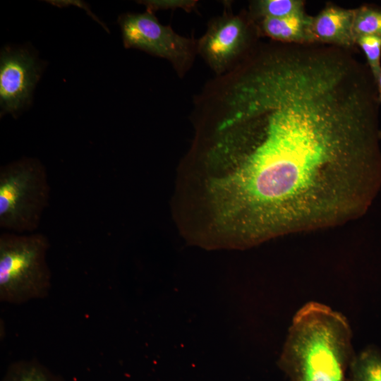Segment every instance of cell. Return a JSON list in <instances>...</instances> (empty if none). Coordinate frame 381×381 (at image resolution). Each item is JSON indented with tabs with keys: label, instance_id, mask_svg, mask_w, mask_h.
Here are the masks:
<instances>
[{
	"label": "cell",
	"instance_id": "1",
	"mask_svg": "<svg viewBox=\"0 0 381 381\" xmlns=\"http://www.w3.org/2000/svg\"><path fill=\"white\" fill-rule=\"evenodd\" d=\"M204 161L213 220L238 244L360 218L381 188L380 102L368 68L337 47H273L217 98Z\"/></svg>",
	"mask_w": 381,
	"mask_h": 381
},
{
	"label": "cell",
	"instance_id": "2",
	"mask_svg": "<svg viewBox=\"0 0 381 381\" xmlns=\"http://www.w3.org/2000/svg\"><path fill=\"white\" fill-rule=\"evenodd\" d=\"M346 318L309 302L293 318L279 359L291 381H345L354 356Z\"/></svg>",
	"mask_w": 381,
	"mask_h": 381
},
{
	"label": "cell",
	"instance_id": "3",
	"mask_svg": "<svg viewBox=\"0 0 381 381\" xmlns=\"http://www.w3.org/2000/svg\"><path fill=\"white\" fill-rule=\"evenodd\" d=\"M49 242L40 233L0 234V300L11 304L46 297L51 288Z\"/></svg>",
	"mask_w": 381,
	"mask_h": 381
},
{
	"label": "cell",
	"instance_id": "4",
	"mask_svg": "<svg viewBox=\"0 0 381 381\" xmlns=\"http://www.w3.org/2000/svg\"><path fill=\"white\" fill-rule=\"evenodd\" d=\"M49 198L47 174L39 159L23 157L1 167V229L16 234L34 233Z\"/></svg>",
	"mask_w": 381,
	"mask_h": 381
},
{
	"label": "cell",
	"instance_id": "5",
	"mask_svg": "<svg viewBox=\"0 0 381 381\" xmlns=\"http://www.w3.org/2000/svg\"><path fill=\"white\" fill-rule=\"evenodd\" d=\"M123 44L169 61L179 73L191 64L197 44L161 24L153 13H125L119 17Z\"/></svg>",
	"mask_w": 381,
	"mask_h": 381
},
{
	"label": "cell",
	"instance_id": "6",
	"mask_svg": "<svg viewBox=\"0 0 381 381\" xmlns=\"http://www.w3.org/2000/svg\"><path fill=\"white\" fill-rule=\"evenodd\" d=\"M41 65L24 48L4 47L0 56L1 116L19 114L30 102L40 78Z\"/></svg>",
	"mask_w": 381,
	"mask_h": 381
},
{
	"label": "cell",
	"instance_id": "7",
	"mask_svg": "<svg viewBox=\"0 0 381 381\" xmlns=\"http://www.w3.org/2000/svg\"><path fill=\"white\" fill-rule=\"evenodd\" d=\"M250 25L241 15L224 14L208 26L197 43V50L215 72L221 73L246 52Z\"/></svg>",
	"mask_w": 381,
	"mask_h": 381
},
{
	"label": "cell",
	"instance_id": "8",
	"mask_svg": "<svg viewBox=\"0 0 381 381\" xmlns=\"http://www.w3.org/2000/svg\"><path fill=\"white\" fill-rule=\"evenodd\" d=\"M355 9L331 6L312 18L310 36L312 42L352 49L356 44L353 33Z\"/></svg>",
	"mask_w": 381,
	"mask_h": 381
},
{
	"label": "cell",
	"instance_id": "9",
	"mask_svg": "<svg viewBox=\"0 0 381 381\" xmlns=\"http://www.w3.org/2000/svg\"><path fill=\"white\" fill-rule=\"evenodd\" d=\"M312 18L303 11L282 18H262L260 28L265 35L284 43L312 42L310 25Z\"/></svg>",
	"mask_w": 381,
	"mask_h": 381
},
{
	"label": "cell",
	"instance_id": "10",
	"mask_svg": "<svg viewBox=\"0 0 381 381\" xmlns=\"http://www.w3.org/2000/svg\"><path fill=\"white\" fill-rule=\"evenodd\" d=\"M350 381H381V352L368 347L355 355L349 366Z\"/></svg>",
	"mask_w": 381,
	"mask_h": 381
},
{
	"label": "cell",
	"instance_id": "11",
	"mask_svg": "<svg viewBox=\"0 0 381 381\" xmlns=\"http://www.w3.org/2000/svg\"><path fill=\"white\" fill-rule=\"evenodd\" d=\"M2 381H63L35 361H18L9 366Z\"/></svg>",
	"mask_w": 381,
	"mask_h": 381
},
{
	"label": "cell",
	"instance_id": "12",
	"mask_svg": "<svg viewBox=\"0 0 381 381\" xmlns=\"http://www.w3.org/2000/svg\"><path fill=\"white\" fill-rule=\"evenodd\" d=\"M353 33L356 42L361 36H381V9L368 5L356 8Z\"/></svg>",
	"mask_w": 381,
	"mask_h": 381
},
{
	"label": "cell",
	"instance_id": "13",
	"mask_svg": "<svg viewBox=\"0 0 381 381\" xmlns=\"http://www.w3.org/2000/svg\"><path fill=\"white\" fill-rule=\"evenodd\" d=\"M253 13L262 18H282L303 11V2L298 0H262L253 4Z\"/></svg>",
	"mask_w": 381,
	"mask_h": 381
},
{
	"label": "cell",
	"instance_id": "14",
	"mask_svg": "<svg viewBox=\"0 0 381 381\" xmlns=\"http://www.w3.org/2000/svg\"><path fill=\"white\" fill-rule=\"evenodd\" d=\"M356 44L364 53L367 65L376 80L381 74V36H361L356 39Z\"/></svg>",
	"mask_w": 381,
	"mask_h": 381
},
{
	"label": "cell",
	"instance_id": "15",
	"mask_svg": "<svg viewBox=\"0 0 381 381\" xmlns=\"http://www.w3.org/2000/svg\"><path fill=\"white\" fill-rule=\"evenodd\" d=\"M147 8V11L153 12L162 9L181 8L187 12L191 11L195 8L197 1L195 0H148L140 1Z\"/></svg>",
	"mask_w": 381,
	"mask_h": 381
},
{
	"label": "cell",
	"instance_id": "16",
	"mask_svg": "<svg viewBox=\"0 0 381 381\" xmlns=\"http://www.w3.org/2000/svg\"><path fill=\"white\" fill-rule=\"evenodd\" d=\"M375 82L377 85V93H378V99L381 104V74L377 78Z\"/></svg>",
	"mask_w": 381,
	"mask_h": 381
},
{
	"label": "cell",
	"instance_id": "17",
	"mask_svg": "<svg viewBox=\"0 0 381 381\" xmlns=\"http://www.w3.org/2000/svg\"><path fill=\"white\" fill-rule=\"evenodd\" d=\"M380 140H381V128H380Z\"/></svg>",
	"mask_w": 381,
	"mask_h": 381
}]
</instances>
